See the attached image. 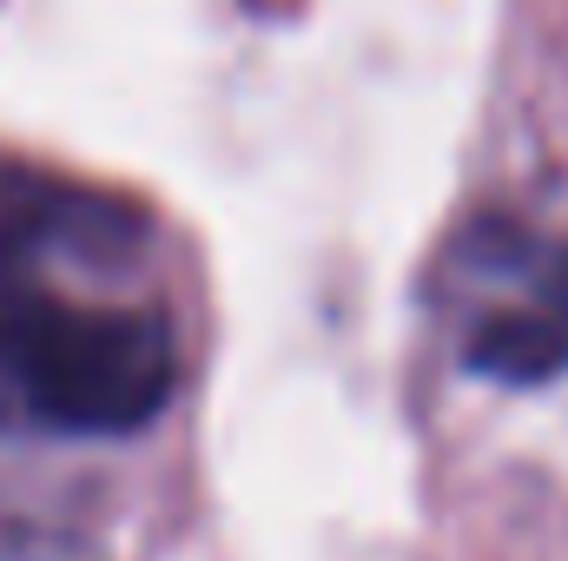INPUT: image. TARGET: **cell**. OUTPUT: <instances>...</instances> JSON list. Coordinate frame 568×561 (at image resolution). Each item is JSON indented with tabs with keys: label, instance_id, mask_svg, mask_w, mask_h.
Instances as JSON below:
<instances>
[{
	"label": "cell",
	"instance_id": "3",
	"mask_svg": "<svg viewBox=\"0 0 568 561\" xmlns=\"http://www.w3.org/2000/svg\"><path fill=\"white\" fill-rule=\"evenodd\" d=\"M0 422H13V397H7V384H0Z\"/></svg>",
	"mask_w": 568,
	"mask_h": 561
},
{
	"label": "cell",
	"instance_id": "2",
	"mask_svg": "<svg viewBox=\"0 0 568 561\" xmlns=\"http://www.w3.org/2000/svg\"><path fill=\"white\" fill-rule=\"evenodd\" d=\"M496 297L469 317L463 364L496 384H549L568 370V245L509 238L503 258L476 252Z\"/></svg>",
	"mask_w": 568,
	"mask_h": 561
},
{
	"label": "cell",
	"instance_id": "1",
	"mask_svg": "<svg viewBox=\"0 0 568 561\" xmlns=\"http://www.w3.org/2000/svg\"><path fill=\"white\" fill-rule=\"evenodd\" d=\"M179 350L159 310L73 297L47 272L0 265V384L13 417L80 436H126L165 410Z\"/></svg>",
	"mask_w": 568,
	"mask_h": 561
}]
</instances>
